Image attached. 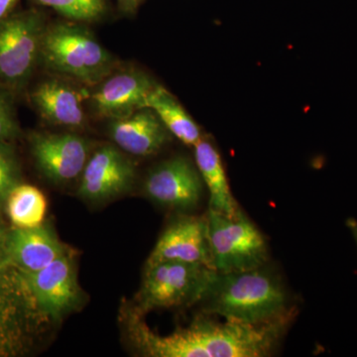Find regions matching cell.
Listing matches in <instances>:
<instances>
[{
    "label": "cell",
    "instance_id": "cell-17",
    "mask_svg": "<svg viewBox=\"0 0 357 357\" xmlns=\"http://www.w3.org/2000/svg\"><path fill=\"white\" fill-rule=\"evenodd\" d=\"M147 107L153 110L169 132L185 145L195 146L202 139L198 124L166 89L157 84L148 98Z\"/></svg>",
    "mask_w": 357,
    "mask_h": 357
},
{
    "label": "cell",
    "instance_id": "cell-11",
    "mask_svg": "<svg viewBox=\"0 0 357 357\" xmlns=\"http://www.w3.org/2000/svg\"><path fill=\"white\" fill-rule=\"evenodd\" d=\"M156 86L149 77L138 70L110 74L89 96L91 107L96 114L110 121L122 119L147 107L148 98Z\"/></svg>",
    "mask_w": 357,
    "mask_h": 357
},
{
    "label": "cell",
    "instance_id": "cell-19",
    "mask_svg": "<svg viewBox=\"0 0 357 357\" xmlns=\"http://www.w3.org/2000/svg\"><path fill=\"white\" fill-rule=\"evenodd\" d=\"M38 6L50 7L68 20L93 22L107 11L105 0H33Z\"/></svg>",
    "mask_w": 357,
    "mask_h": 357
},
{
    "label": "cell",
    "instance_id": "cell-7",
    "mask_svg": "<svg viewBox=\"0 0 357 357\" xmlns=\"http://www.w3.org/2000/svg\"><path fill=\"white\" fill-rule=\"evenodd\" d=\"M37 309L50 321H60L82 301L76 264L70 250L36 272L20 271Z\"/></svg>",
    "mask_w": 357,
    "mask_h": 357
},
{
    "label": "cell",
    "instance_id": "cell-8",
    "mask_svg": "<svg viewBox=\"0 0 357 357\" xmlns=\"http://www.w3.org/2000/svg\"><path fill=\"white\" fill-rule=\"evenodd\" d=\"M203 185L198 167L185 157L178 156L155 167L147 176L144 191L160 206L185 211L198 206Z\"/></svg>",
    "mask_w": 357,
    "mask_h": 357
},
{
    "label": "cell",
    "instance_id": "cell-15",
    "mask_svg": "<svg viewBox=\"0 0 357 357\" xmlns=\"http://www.w3.org/2000/svg\"><path fill=\"white\" fill-rule=\"evenodd\" d=\"M86 95L63 79H46L32 93L31 100L45 121L54 126L81 128L84 123Z\"/></svg>",
    "mask_w": 357,
    "mask_h": 357
},
{
    "label": "cell",
    "instance_id": "cell-23",
    "mask_svg": "<svg viewBox=\"0 0 357 357\" xmlns=\"http://www.w3.org/2000/svg\"><path fill=\"white\" fill-rule=\"evenodd\" d=\"M8 232L9 230L6 229L0 223V273L3 272L7 267L11 266L10 260H9L8 248H7Z\"/></svg>",
    "mask_w": 357,
    "mask_h": 357
},
{
    "label": "cell",
    "instance_id": "cell-22",
    "mask_svg": "<svg viewBox=\"0 0 357 357\" xmlns=\"http://www.w3.org/2000/svg\"><path fill=\"white\" fill-rule=\"evenodd\" d=\"M20 133L13 110L4 96L0 93V141L13 139Z\"/></svg>",
    "mask_w": 357,
    "mask_h": 357
},
{
    "label": "cell",
    "instance_id": "cell-12",
    "mask_svg": "<svg viewBox=\"0 0 357 357\" xmlns=\"http://www.w3.org/2000/svg\"><path fill=\"white\" fill-rule=\"evenodd\" d=\"M164 261L199 263L213 268L206 215L178 218L164 230L146 265Z\"/></svg>",
    "mask_w": 357,
    "mask_h": 357
},
{
    "label": "cell",
    "instance_id": "cell-3",
    "mask_svg": "<svg viewBox=\"0 0 357 357\" xmlns=\"http://www.w3.org/2000/svg\"><path fill=\"white\" fill-rule=\"evenodd\" d=\"M40 59L48 69L86 84L109 76L114 58L86 28L58 23L45 28Z\"/></svg>",
    "mask_w": 357,
    "mask_h": 357
},
{
    "label": "cell",
    "instance_id": "cell-1",
    "mask_svg": "<svg viewBox=\"0 0 357 357\" xmlns=\"http://www.w3.org/2000/svg\"><path fill=\"white\" fill-rule=\"evenodd\" d=\"M134 307H122L121 321L131 344L150 357H264L270 356L293 319L263 325L199 318L170 335L153 332Z\"/></svg>",
    "mask_w": 357,
    "mask_h": 357
},
{
    "label": "cell",
    "instance_id": "cell-2",
    "mask_svg": "<svg viewBox=\"0 0 357 357\" xmlns=\"http://www.w3.org/2000/svg\"><path fill=\"white\" fill-rule=\"evenodd\" d=\"M201 303L208 314L249 325L294 319L296 314L280 277L266 265L248 271L217 273Z\"/></svg>",
    "mask_w": 357,
    "mask_h": 357
},
{
    "label": "cell",
    "instance_id": "cell-10",
    "mask_svg": "<svg viewBox=\"0 0 357 357\" xmlns=\"http://www.w3.org/2000/svg\"><path fill=\"white\" fill-rule=\"evenodd\" d=\"M135 176V166L121 149L103 145L89 156L77 195L93 203L109 201L128 192Z\"/></svg>",
    "mask_w": 357,
    "mask_h": 357
},
{
    "label": "cell",
    "instance_id": "cell-24",
    "mask_svg": "<svg viewBox=\"0 0 357 357\" xmlns=\"http://www.w3.org/2000/svg\"><path fill=\"white\" fill-rule=\"evenodd\" d=\"M20 0H0V21L13 13Z\"/></svg>",
    "mask_w": 357,
    "mask_h": 357
},
{
    "label": "cell",
    "instance_id": "cell-21",
    "mask_svg": "<svg viewBox=\"0 0 357 357\" xmlns=\"http://www.w3.org/2000/svg\"><path fill=\"white\" fill-rule=\"evenodd\" d=\"M20 164L13 148L0 141V204L6 203L7 197L16 185L20 184Z\"/></svg>",
    "mask_w": 357,
    "mask_h": 357
},
{
    "label": "cell",
    "instance_id": "cell-9",
    "mask_svg": "<svg viewBox=\"0 0 357 357\" xmlns=\"http://www.w3.org/2000/svg\"><path fill=\"white\" fill-rule=\"evenodd\" d=\"M30 148L40 172L54 184L81 176L91 156L89 141L73 133L32 134Z\"/></svg>",
    "mask_w": 357,
    "mask_h": 357
},
{
    "label": "cell",
    "instance_id": "cell-16",
    "mask_svg": "<svg viewBox=\"0 0 357 357\" xmlns=\"http://www.w3.org/2000/svg\"><path fill=\"white\" fill-rule=\"evenodd\" d=\"M194 147L196 165L210 192L211 210L229 217H236L243 213L230 190L222 160L217 148L204 138Z\"/></svg>",
    "mask_w": 357,
    "mask_h": 357
},
{
    "label": "cell",
    "instance_id": "cell-25",
    "mask_svg": "<svg viewBox=\"0 0 357 357\" xmlns=\"http://www.w3.org/2000/svg\"><path fill=\"white\" fill-rule=\"evenodd\" d=\"M122 10L132 13L138 8L142 0H117Z\"/></svg>",
    "mask_w": 357,
    "mask_h": 357
},
{
    "label": "cell",
    "instance_id": "cell-18",
    "mask_svg": "<svg viewBox=\"0 0 357 357\" xmlns=\"http://www.w3.org/2000/svg\"><path fill=\"white\" fill-rule=\"evenodd\" d=\"M6 204L13 227L33 229L44 225L48 203L38 188L20 183L8 195Z\"/></svg>",
    "mask_w": 357,
    "mask_h": 357
},
{
    "label": "cell",
    "instance_id": "cell-20",
    "mask_svg": "<svg viewBox=\"0 0 357 357\" xmlns=\"http://www.w3.org/2000/svg\"><path fill=\"white\" fill-rule=\"evenodd\" d=\"M17 321L15 304L0 293V356L15 352L20 333Z\"/></svg>",
    "mask_w": 357,
    "mask_h": 357
},
{
    "label": "cell",
    "instance_id": "cell-13",
    "mask_svg": "<svg viewBox=\"0 0 357 357\" xmlns=\"http://www.w3.org/2000/svg\"><path fill=\"white\" fill-rule=\"evenodd\" d=\"M109 133L119 149L140 157L156 154L171 138L158 115L149 107L114 119L110 122Z\"/></svg>",
    "mask_w": 357,
    "mask_h": 357
},
{
    "label": "cell",
    "instance_id": "cell-6",
    "mask_svg": "<svg viewBox=\"0 0 357 357\" xmlns=\"http://www.w3.org/2000/svg\"><path fill=\"white\" fill-rule=\"evenodd\" d=\"M45 28L37 10L13 13L0 21V83L17 89L27 82L40 59Z\"/></svg>",
    "mask_w": 357,
    "mask_h": 357
},
{
    "label": "cell",
    "instance_id": "cell-4",
    "mask_svg": "<svg viewBox=\"0 0 357 357\" xmlns=\"http://www.w3.org/2000/svg\"><path fill=\"white\" fill-rule=\"evenodd\" d=\"M217 273L213 268L199 263L164 261L146 265L135 309L144 314L156 309L198 304Z\"/></svg>",
    "mask_w": 357,
    "mask_h": 357
},
{
    "label": "cell",
    "instance_id": "cell-14",
    "mask_svg": "<svg viewBox=\"0 0 357 357\" xmlns=\"http://www.w3.org/2000/svg\"><path fill=\"white\" fill-rule=\"evenodd\" d=\"M7 248L11 266L22 272L39 271L69 250L45 225L33 229L13 227L8 232Z\"/></svg>",
    "mask_w": 357,
    "mask_h": 357
},
{
    "label": "cell",
    "instance_id": "cell-26",
    "mask_svg": "<svg viewBox=\"0 0 357 357\" xmlns=\"http://www.w3.org/2000/svg\"><path fill=\"white\" fill-rule=\"evenodd\" d=\"M347 227L351 229L352 236H354V239H356V243L357 244V220H354V218H349L347 222Z\"/></svg>",
    "mask_w": 357,
    "mask_h": 357
},
{
    "label": "cell",
    "instance_id": "cell-5",
    "mask_svg": "<svg viewBox=\"0 0 357 357\" xmlns=\"http://www.w3.org/2000/svg\"><path fill=\"white\" fill-rule=\"evenodd\" d=\"M206 220L213 266L218 273L248 271L267 264L266 239L243 211L229 217L208 208Z\"/></svg>",
    "mask_w": 357,
    "mask_h": 357
}]
</instances>
